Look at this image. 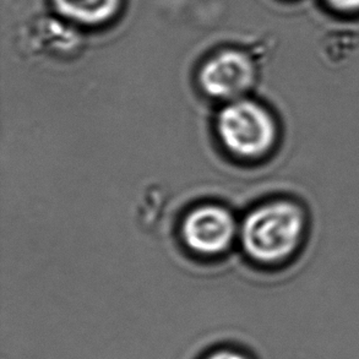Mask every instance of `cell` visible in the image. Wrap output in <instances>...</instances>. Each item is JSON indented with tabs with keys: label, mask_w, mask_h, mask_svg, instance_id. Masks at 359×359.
Returning <instances> with one entry per match:
<instances>
[{
	"label": "cell",
	"mask_w": 359,
	"mask_h": 359,
	"mask_svg": "<svg viewBox=\"0 0 359 359\" xmlns=\"http://www.w3.org/2000/svg\"><path fill=\"white\" fill-rule=\"evenodd\" d=\"M53 5L69 22L97 26L117 18L123 0H53Z\"/></svg>",
	"instance_id": "obj_5"
},
{
	"label": "cell",
	"mask_w": 359,
	"mask_h": 359,
	"mask_svg": "<svg viewBox=\"0 0 359 359\" xmlns=\"http://www.w3.org/2000/svg\"><path fill=\"white\" fill-rule=\"evenodd\" d=\"M257 80V67L242 49L219 50L200 69L199 83L209 97L231 102L245 97Z\"/></svg>",
	"instance_id": "obj_4"
},
{
	"label": "cell",
	"mask_w": 359,
	"mask_h": 359,
	"mask_svg": "<svg viewBox=\"0 0 359 359\" xmlns=\"http://www.w3.org/2000/svg\"><path fill=\"white\" fill-rule=\"evenodd\" d=\"M306 217L299 205L273 200L248 212L239 226V238L248 257L272 265L291 257L301 244Z\"/></svg>",
	"instance_id": "obj_1"
},
{
	"label": "cell",
	"mask_w": 359,
	"mask_h": 359,
	"mask_svg": "<svg viewBox=\"0 0 359 359\" xmlns=\"http://www.w3.org/2000/svg\"><path fill=\"white\" fill-rule=\"evenodd\" d=\"M238 234L233 214L222 205L211 203L189 210L180 224V237L185 247L199 257L222 255Z\"/></svg>",
	"instance_id": "obj_3"
},
{
	"label": "cell",
	"mask_w": 359,
	"mask_h": 359,
	"mask_svg": "<svg viewBox=\"0 0 359 359\" xmlns=\"http://www.w3.org/2000/svg\"><path fill=\"white\" fill-rule=\"evenodd\" d=\"M216 133L224 150L243 161L262 160L273 150L278 137L271 112L247 97L224 103L217 113Z\"/></svg>",
	"instance_id": "obj_2"
},
{
	"label": "cell",
	"mask_w": 359,
	"mask_h": 359,
	"mask_svg": "<svg viewBox=\"0 0 359 359\" xmlns=\"http://www.w3.org/2000/svg\"><path fill=\"white\" fill-rule=\"evenodd\" d=\"M331 6L342 11H357L359 10V0H326Z\"/></svg>",
	"instance_id": "obj_6"
}]
</instances>
